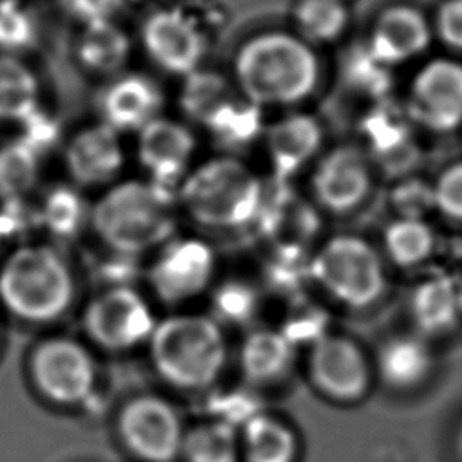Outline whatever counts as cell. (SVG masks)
Listing matches in <instances>:
<instances>
[{
    "mask_svg": "<svg viewBox=\"0 0 462 462\" xmlns=\"http://www.w3.org/2000/svg\"><path fill=\"white\" fill-rule=\"evenodd\" d=\"M173 188L155 180L112 186L90 209L97 238L114 253L141 254L170 242L177 227Z\"/></svg>",
    "mask_w": 462,
    "mask_h": 462,
    "instance_id": "1",
    "label": "cell"
},
{
    "mask_svg": "<svg viewBox=\"0 0 462 462\" xmlns=\"http://www.w3.org/2000/svg\"><path fill=\"white\" fill-rule=\"evenodd\" d=\"M235 76L244 97L258 106L294 105L316 88L319 65L303 40L287 32H263L242 45Z\"/></svg>",
    "mask_w": 462,
    "mask_h": 462,
    "instance_id": "2",
    "label": "cell"
},
{
    "mask_svg": "<svg viewBox=\"0 0 462 462\" xmlns=\"http://www.w3.org/2000/svg\"><path fill=\"white\" fill-rule=\"evenodd\" d=\"M148 341L153 368L175 388H208L224 370L226 337L218 321L209 316H168L155 323Z\"/></svg>",
    "mask_w": 462,
    "mask_h": 462,
    "instance_id": "3",
    "label": "cell"
},
{
    "mask_svg": "<svg viewBox=\"0 0 462 462\" xmlns=\"http://www.w3.org/2000/svg\"><path fill=\"white\" fill-rule=\"evenodd\" d=\"M263 184L236 157H215L180 182L179 202L200 226L213 229H238L256 222L263 202Z\"/></svg>",
    "mask_w": 462,
    "mask_h": 462,
    "instance_id": "4",
    "label": "cell"
},
{
    "mask_svg": "<svg viewBox=\"0 0 462 462\" xmlns=\"http://www.w3.org/2000/svg\"><path fill=\"white\" fill-rule=\"evenodd\" d=\"M74 291L69 263L51 245H22L0 267V301L29 323H47L63 316Z\"/></svg>",
    "mask_w": 462,
    "mask_h": 462,
    "instance_id": "5",
    "label": "cell"
},
{
    "mask_svg": "<svg viewBox=\"0 0 462 462\" xmlns=\"http://www.w3.org/2000/svg\"><path fill=\"white\" fill-rule=\"evenodd\" d=\"M309 278L350 309L370 307L386 287L381 256L366 240L354 235L328 238L310 256Z\"/></svg>",
    "mask_w": 462,
    "mask_h": 462,
    "instance_id": "6",
    "label": "cell"
},
{
    "mask_svg": "<svg viewBox=\"0 0 462 462\" xmlns=\"http://www.w3.org/2000/svg\"><path fill=\"white\" fill-rule=\"evenodd\" d=\"M29 374L42 397L58 406H78L96 384V363L76 339L56 336L36 345L29 359Z\"/></svg>",
    "mask_w": 462,
    "mask_h": 462,
    "instance_id": "7",
    "label": "cell"
},
{
    "mask_svg": "<svg viewBox=\"0 0 462 462\" xmlns=\"http://www.w3.org/2000/svg\"><path fill=\"white\" fill-rule=\"evenodd\" d=\"M83 328L97 346L123 352L148 341L155 319L137 291L128 285H112L88 301L83 312Z\"/></svg>",
    "mask_w": 462,
    "mask_h": 462,
    "instance_id": "8",
    "label": "cell"
},
{
    "mask_svg": "<svg viewBox=\"0 0 462 462\" xmlns=\"http://www.w3.org/2000/svg\"><path fill=\"white\" fill-rule=\"evenodd\" d=\"M117 431L123 444L146 462H171L184 439L177 410L157 395L130 399L117 415Z\"/></svg>",
    "mask_w": 462,
    "mask_h": 462,
    "instance_id": "9",
    "label": "cell"
},
{
    "mask_svg": "<svg viewBox=\"0 0 462 462\" xmlns=\"http://www.w3.org/2000/svg\"><path fill=\"white\" fill-rule=\"evenodd\" d=\"M215 273V253L199 238L168 242L153 260L148 282L155 296L170 305L204 292Z\"/></svg>",
    "mask_w": 462,
    "mask_h": 462,
    "instance_id": "10",
    "label": "cell"
},
{
    "mask_svg": "<svg viewBox=\"0 0 462 462\" xmlns=\"http://www.w3.org/2000/svg\"><path fill=\"white\" fill-rule=\"evenodd\" d=\"M309 377L321 395L337 402H354L370 386V365L356 341L325 334L312 343Z\"/></svg>",
    "mask_w": 462,
    "mask_h": 462,
    "instance_id": "11",
    "label": "cell"
},
{
    "mask_svg": "<svg viewBox=\"0 0 462 462\" xmlns=\"http://www.w3.org/2000/svg\"><path fill=\"white\" fill-rule=\"evenodd\" d=\"M146 54L162 70L188 76L199 69L206 42L195 22L177 9L152 13L141 31Z\"/></svg>",
    "mask_w": 462,
    "mask_h": 462,
    "instance_id": "12",
    "label": "cell"
},
{
    "mask_svg": "<svg viewBox=\"0 0 462 462\" xmlns=\"http://www.w3.org/2000/svg\"><path fill=\"white\" fill-rule=\"evenodd\" d=\"M410 114L426 128L446 134L462 125V65L435 60L415 78Z\"/></svg>",
    "mask_w": 462,
    "mask_h": 462,
    "instance_id": "13",
    "label": "cell"
},
{
    "mask_svg": "<svg viewBox=\"0 0 462 462\" xmlns=\"http://www.w3.org/2000/svg\"><path fill=\"white\" fill-rule=\"evenodd\" d=\"M372 184L368 155L352 144L332 148L312 173V193L321 208L332 213H346L357 208Z\"/></svg>",
    "mask_w": 462,
    "mask_h": 462,
    "instance_id": "14",
    "label": "cell"
},
{
    "mask_svg": "<svg viewBox=\"0 0 462 462\" xmlns=\"http://www.w3.org/2000/svg\"><path fill=\"white\" fill-rule=\"evenodd\" d=\"M195 152V137L179 121L155 117L139 130L137 157L150 179L173 188L186 177Z\"/></svg>",
    "mask_w": 462,
    "mask_h": 462,
    "instance_id": "15",
    "label": "cell"
},
{
    "mask_svg": "<svg viewBox=\"0 0 462 462\" xmlns=\"http://www.w3.org/2000/svg\"><path fill=\"white\" fill-rule=\"evenodd\" d=\"M256 222L278 253L303 254L305 245L319 229L318 213L310 204L278 182V189L263 195Z\"/></svg>",
    "mask_w": 462,
    "mask_h": 462,
    "instance_id": "16",
    "label": "cell"
},
{
    "mask_svg": "<svg viewBox=\"0 0 462 462\" xmlns=\"http://www.w3.org/2000/svg\"><path fill=\"white\" fill-rule=\"evenodd\" d=\"M119 132L105 123L79 130L67 144L65 164L70 177L81 186L110 182L123 168Z\"/></svg>",
    "mask_w": 462,
    "mask_h": 462,
    "instance_id": "17",
    "label": "cell"
},
{
    "mask_svg": "<svg viewBox=\"0 0 462 462\" xmlns=\"http://www.w3.org/2000/svg\"><path fill=\"white\" fill-rule=\"evenodd\" d=\"M162 106L161 88L143 74L116 78L99 96L101 123L116 132H139L159 117Z\"/></svg>",
    "mask_w": 462,
    "mask_h": 462,
    "instance_id": "18",
    "label": "cell"
},
{
    "mask_svg": "<svg viewBox=\"0 0 462 462\" xmlns=\"http://www.w3.org/2000/svg\"><path fill=\"white\" fill-rule=\"evenodd\" d=\"M267 155L278 182L300 171L321 148L323 130L309 114H291L267 128Z\"/></svg>",
    "mask_w": 462,
    "mask_h": 462,
    "instance_id": "19",
    "label": "cell"
},
{
    "mask_svg": "<svg viewBox=\"0 0 462 462\" xmlns=\"http://www.w3.org/2000/svg\"><path fill=\"white\" fill-rule=\"evenodd\" d=\"M430 29L424 18L410 7H392L377 20L370 54L379 63H401L424 51Z\"/></svg>",
    "mask_w": 462,
    "mask_h": 462,
    "instance_id": "20",
    "label": "cell"
},
{
    "mask_svg": "<svg viewBox=\"0 0 462 462\" xmlns=\"http://www.w3.org/2000/svg\"><path fill=\"white\" fill-rule=\"evenodd\" d=\"M294 365V345L282 330L256 328L240 346V368L253 384L280 383Z\"/></svg>",
    "mask_w": 462,
    "mask_h": 462,
    "instance_id": "21",
    "label": "cell"
},
{
    "mask_svg": "<svg viewBox=\"0 0 462 462\" xmlns=\"http://www.w3.org/2000/svg\"><path fill=\"white\" fill-rule=\"evenodd\" d=\"M458 287L451 276L439 274L420 282L410 298V312L415 327L426 334L435 336L449 330L460 318Z\"/></svg>",
    "mask_w": 462,
    "mask_h": 462,
    "instance_id": "22",
    "label": "cell"
},
{
    "mask_svg": "<svg viewBox=\"0 0 462 462\" xmlns=\"http://www.w3.org/2000/svg\"><path fill=\"white\" fill-rule=\"evenodd\" d=\"M431 368L428 345L415 336H395L383 343L377 352V372L381 379L397 390L413 388Z\"/></svg>",
    "mask_w": 462,
    "mask_h": 462,
    "instance_id": "23",
    "label": "cell"
},
{
    "mask_svg": "<svg viewBox=\"0 0 462 462\" xmlns=\"http://www.w3.org/2000/svg\"><path fill=\"white\" fill-rule=\"evenodd\" d=\"M240 446L245 462H294L298 451L294 431L262 411L242 426Z\"/></svg>",
    "mask_w": 462,
    "mask_h": 462,
    "instance_id": "24",
    "label": "cell"
},
{
    "mask_svg": "<svg viewBox=\"0 0 462 462\" xmlns=\"http://www.w3.org/2000/svg\"><path fill=\"white\" fill-rule=\"evenodd\" d=\"M128 54L130 40L112 20L85 23L78 40V56L85 67L110 74L125 65Z\"/></svg>",
    "mask_w": 462,
    "mask_h": 462,
    "instance_id": "25",
    "label": "cell"
},
{
    "mask_svg": "<svg viewBox=\"0 0 462 462\" xmlns=\"http://www.w3.org/2000/svg\"><path fill=\"white\" fill-rule=\"evenodd\" d=\"M206 126L222 146L244 148L263 132L262 106L247 97H231Z\"/></svg>",
    "mask_w": 462,
    "mask_h": 462,
    "instance_id": "26",
    "label": "cell"
},
{
    "mask_svg": "<svg viewBox=\"0 0 462 462\" xmlns=\"http://www.w3.org/2000/svg\"><path fill=\"white\" fill-rule=\"evenodd\" d=\"M38 110V81L18 60L0 58V121H25Z\"/></svg>",
    "mask_w": 462,
    "mask_h": 462,
    "instance_id": "27",
    "label": "cell"
},
{
    "mask_svg": "<svg viewBox=\"0 0 462 462\" xmlns=\"http://www.w3.org/2000/svg\"><path fill=\"white\" fill-rule=\"evenodd\" d=\"M236 428L224 420H211L184 431L180 453L188 462H236Z\"/></svg>",
    "mask_w": 462,
    "mask_h": 462,
    "instance_id": "28",
    "label": "cell"
},
{
    "mask_svg": "<svg viewBox=\"0 0 462 462\" xmlns=\"http://www.w3.org/2000/svg\"><path fill=\"white\" fill-rule=\"evenodd\" d=\"M388 258L399 267H413L422 263L433 251L435 235L422 218L393 220L383 235Z\"/></svg>",
    "mask_w": 462,
    "mask_h": 462,
    "instance_id": "29",
    "label": "cell"
},
{
    "mask_svg": "<svg viewBox=\"0 0 462 462\" xmlns=\"http://www.w3.org/2000/svg\"><path fill=\"white\" fill-rule=\"evenodd\" d=\"M227 81L208 70H193L184 76V85L180 90V106L188 117L197 123L208 125L209 119L231 99Z\"/></svg>",
    "mask_w": 462,
    "mask_h": 462,
    "instance_id": "30",
    "label": "cell"
},
{
    "mask_svg": "<svg viewBox=\"0 0 462 462\" xmlns=\"http://www.w3.org/2000/svg\"><path fill=\"white\" fill-rule=\"evenodd\" d=\"M90 217L83 197L69 188L56 186L45 197L38 211L40 224L58 238L74 236Z\"/></svg>",
    "mask_w": 462,
    "mask_h": 462,
    "instance_id": "31",
    "label": "cell"
},
{
    "mask_svg": "<svg viewBox=\"0 0 462 462\" xmlns=\"http://www.w3.org/2000/svg\"><path fill=\"white\" fill-rule=\"evenodd\" d=\"M40 152L25 139L13 141L0 148V195L4 199H20L38 180Z\"/></svg>",
    "mask_w": 462,
    "mask_h": 462,
    "instance_id": "32",
    "label": "cell"
},
{
    "mask_svg": "<svg viewBox=\"0 0 462 462\" xmlns=\"http://www.w3.org/2000/svg\"><path fill=\"white\" fill-rule=\"evenodd\" d=\"M294 20L310 42H332L346 25V9L341 0H300L294 9Z\"/></svg>",
    "mask_w": 462,
    "mask_h": 462,
    "instance_id": "33",
    "label": "cell"
},
{
    "mask_svg": "<svg viewBox=\"0 0 462 462\" xmlns=\"http://www.w3.org/2000/svg\"><path fill=\"white\" fill-rule=\"evenodd\" d=\"M36 38V22L32 14L16 0L0 2V47L20 51Z\"/></svg>",
    "mask_w": 462,
    "mask_h": 462,
    "instance_id": "34",
    "label": "cell"
},
{
    "mask_svg": "<svg viewBox=\"0 0 462 462\" xmlns=\"http://www.w3.org/2000/svg\"><path fill=\"white\" fill-rule=\"evenodd\" d=\"M215 312L227 323H244L256 310L254 291L242 282H229L215 292Z\"/></svg>",
    "mask_w": 462,
    "mask_h": 462,
    "instance_id": "35",
    "label": "cell"
},
{
    "mask_svg": "<svg viewBox=\"0 0 462 462\" xmlns=\"http://www.w3.org/2000/svg\"><path fill=\"white\" fill-rule=\"evenodd\" d=\"M392 204L402 218H422L435 209L433 184L422 179H404L392 191Z\"/></svg>",
    "mask_w": 462,
    "mask_h": 462,
    "instance_id": "36",
    "label": "cell"
},
{
    "mask_svg": "<svg viewBox=\"0 0 462 462\" xmlns=\"http://www.w3.org/2000/svg\"><path fill=\"white\" fill-rule=\"evenodd\" d=\"M433 195L437 211L462 222V162H455L440 171L433 182Z\"/></svg>",
    "mask_w": 462,
    "mask_h": 462,
    "instance_id": "37",
    "label": "cell"
},
{
    "mask_svg": "<svg viewBox=\"0 0 462 462\" xmlns=\"http://www.w3.org/2000/svg\"><path fill=\"white\" fill-rule=\"evenodd\" d=\"M325 323L327 316L318 307H296L292 314L289 316L283 328H280L289 341L296 346V343L301 341H318L321 336H325Z\"/></svg>",
    "mask_w": 462,
    "mask_h": 462,
    "instance_id": "38",
    "label": "cell"
},
{
    "mask_svg": "<svg viewBox=\"0 0 462 462\" xmlns=\"http://www.w3.org/2000/svg\"><path fill=\"white\" fill-rule=\"evenodd\" d=\"M67 11L83 23L112 20L121 9L123 0H63Z\"/></svg>",
    "mask_w": 462,
    "mask_h": 462,
    "instance_id": "39",
    "label": "cell"
},
{
    "mask_svg": "<svg viewBox=\"0 0 462 462\" xmlns=\"http://www.w3.org/2000/svg\"><path fill=\"white\" fill-rule=\"evenodd\" d=\"M439 32L449 45L462 49V0H449L440 7Z\"/></svg>",
    "mask_w": 462,
    "mask_h": 462,
    "instance_id": "40",
    "label": "cell"
},
{
    "mask_svg": "<svg viewBox=\"0 0 462 462\" xmlns=\"http://www.w3.org/2000/svg\"><path fill=\"white\" fill-rule=\"evenodd\" d=\"M458 303H460V316H462V282H460V287H458Z\"/></svg>",
    "mask_w": 462,
    "mask_h": 462,
    "instance_id": "41",
    "label": "cell"
},
{
    "mask_svg": "<svg viewBox=\"0 0 462 462\" xmlns=\"http://www.w3.org/2000/svg\"><path fill=\"white\" fill-rule=\"evenodd\" d=\"M2 235H4V226H2V220H0V242H2Z\"/></svg>",
    "mask_w": 462,
    "mask_h": 462,
    "instance_id": "42",
    "label": "cell"
}]
</instances>
